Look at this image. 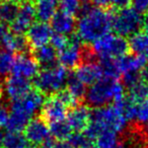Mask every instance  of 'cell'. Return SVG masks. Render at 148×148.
Returning a JSON list of instances; mask_svg holds the SVG:
<instances>
[{"mask_svg": "<svg viewBox=\"0 0 148 148\" xmlns=\"http://www.w3.org/2000/svg\"><path fill=\"white\" fill-rule=\"evenodd\" d=\"M114 12L106 8L95 6L85 14L80 15L76 23V35L84 44L95 41L110 34L113 29Z\"/></svg>", "mask_w": 148, "mask_h": 148, "instance_id": "6da1fadb", "label": "cell"}, {"mask_svg": "<svg viewBox=\"0 0 148 148\" xmlns=\"http://www.w3.org/2000/svg\"><path fill=\"white\" fill-rule=\"evenodd\" d=\"M128 120L121 110L116 106H106L95 109L90 114V122L83 131L87 138L95 141L99 135L103 131H113L116 133H124L127 128Z\"/></svg>", "mask_w": 148, "mask_h": 148, "instance_id": "7a4b0ae2", "label": "cell"}, {"mask_svg": "<svg viewBox=\"0 0 148 148\" xmlns=\"http://www.w3.org/2000/svg\"><path fill=\"white\" fill-rule=\"evenodd\" d=\"M126 97L125 87L118 79L103 77L95 84L90 85L85 93V103L87 107L97 109L115 103Z\"/></svg>", "mask_w": 148, "mask_h": 148, "instance_id": "3957f363", "label": "cell"}, {"mask_svg": "<svg viewBox=\"0 0 148 148\" xmlns=\"http://www.w3.org/2000/svg\"><path fill=\"white\" fill-rule=\"evenodd\" d=\"M68 78L67 69L63 66L55 65L53 67L44 68L34 78L36 89L41 91L44 95H54L63 89Z\"/></svg>", "mask_w": 148, "mask_h": 148, "instance_id": "277c9868", "label": "cell"}, {"mask_svg": "<svg viewBox=\"0 0 148 148\" xmlns=\"http://www.w3.org/2000/svg\"><path fill=\"white\" fill-rule=\"evenodd\" d=\"M93 53L101 59H118L130 50L129 42L125 38L113 34H108L95 41L91 46Z\"/></svg>", "mask_w": 148, "mask_h": 148, "instance_id": "5b68a950", "label": "cell"}, {"mask_svg": "<svg viewBox=\"0 0 148 148\" xmlns=\"http://www.w3.org/2000/svg\"><path fill=\"white\" fill-rule=\"evenodd\" d=\"M143 25V18L140 12L133 7L121 9L114 12L113 29L118 36L123 38L132 37L139 33V29Z\"/></svg>", "mask_w": 148, "mask_h": 148, "instance_id": "8992f818", "label": "cell"}, {"mask_svg": "<svg viewBox=\"0 0 148 148\" xmlns=\"http://www.w3.org/2000/svg\"><path fill=\"white\" fill-rule=\"evenodd\" d=\"M46 101V97L38 89H32L27 95L21 99L11 101L10 111H15L32 118L39 111H41Z\"/></svg>", "mask_w": 148, "mask_h": 148, "instance_id": "52a82bcc", "label": "cell"}, {"mask_svg": "<svg viewBox=\"0 0 148 148\" xmlns=\"http://www.w3.org/2000/svg\"><path fill=\"white\" fill-rule=\"evenodd\" d=\"M82 41L79 39L76 34H72L69 38V45L67 48L62 50L58 54V62L66 69L77 68L82 62L81 50H82Z\"/></svg>", "mask_w": 148, "mask_h": 148, "instance_id": "ba28073f", "label": "cell"}, {"mask_svg": "<svg viewBox=\"0 0 148 148\" xmlns=\"http://www.w3.org/2000/svg\"><path fill=\"white\" fill-rule=\"evenodd\" d=\"M37 17L36 8L33 0H25L19 3L18 12L15 19L10 23V31L14 34L23 35L35 23Z\"/></svg>", "mask_w": 148, "mask_h": 148, "instance_id": "9c48e42d", "label": "cell"}, {"mask_svg": "<svg viewBox=\"0 0 148 148\" xmlns=\"http://www.w3.org/2000/svg\"><path fill=\"white\" fill-rule=\"evenodd\" d=\"M25 136L34 148L39 147L50 139V127L47 122L41 117H36L29 122L25 129Z\"/></svg>", "mask_w": 148, "mask_h": 148, "instance_id": "30bf717a", "label": "cell"}, {"mask_svg": "<svg viewBox=\"0 0 148 148\" xmlns=\"http://www.w3.org/2000/svg\"><path fill=\"white\" fill-rule=\"evenodd\" d=\"M39 64L37 63L33 55L27 53L17 54L11 75L29 80V78H35L36 75L39 73Z\"/></svg>", "mask_w": 148, "mask_h": 148, "instance_id": "8fae6325", "label": "cell"}, {"mask_svg": "<svg viewBox=\"0 0 148 148\" xmlns=\"http://www.w3.org/2000/svg\"><path fill=\"white\" fill-rule=\"evenodd\" d=\"M68 113V107L64 105L55 95H50L44 103V106L41 110V117L46 122L62 121L66 119Z\"/></svg>", "mask_w": 148, "mask_h": 148, "instance_id": "7c38bea8", "label": "cell"}, {"mask_svg": "<svg viewBox=\"0 0 148 148\" xmlns=\"http://www.w3.org/2000/svg\"><path fill=\"white\" fill-rule=\"evenodd\" d=\"M2 90L7 99L14 101L23 99L32 90V83L27 79L11 75L4 80Z\"/></svg>", "mask_w": 148, "mask_h": 148, "instance_id": "4fadbf2b", "label": "cell"}, {"mask_svg": "<svg viewBox=\"0 0 148 148\" xmlns=\"http://www.w3.org/2000/svg\"><path fill=\"white\" fill-rule=\"evenodd\" d=\"M53 35L51 25L43 21H36L27 32V40L29 44V47L36 48L48 45Z\"/></svg>", "mask_w": 148, "mask_h": 148, "instance_id": "5bb4252c", "label": "cell"}, {"mask_svg": "<svg viewBox=\"0 0 148 148\" xmlns=\"http://www.w3.org/2000/svg\"><path fill=\"white\" fill-rule=\"evenodd\" d=\"M90 114L88 107L84 105H77L71 108L66 116V121L74 132H83L90 122Z\"/></svg>", "mask_w": 148, "mask_h": 148, "instance_id": "9a60e30c", "label": "cell"}, {"mask_svg": "<svg viewBox=\"0 0 148 148\" xmlns=\"http://www.w3.org/2000/svg\"><path fill=\"white\" fill-rule=\"evenodd\" d=\"M75 76L85 85H92L103 77V69L97 62H83L75 70Z\"/></svg>", "mask_w": 148, "mask_h": 148, "instance_id": "2e32d148", "label": "cell"}, {"mask_svg": "<svg viewBox=\"0 0 148 148\" xmlns=\"http://www.w3.org/2000/svg\"><path fill=\"white\" fill-rule=\"evenodd\" d=\"M117 63L121 75L128 73H141L142 70L147 66L145 57L137 54H126L123 57L118 58Z\"/></svg>", "mask_w": 148, "mask_h": 148, "instance_id": "e0dca14e", "label": "cell"}, {"mask_svg": "<svg viewBox=\"0 0 148 148\" xmlns=\"http://www.w3.org/2000/svg\"><path fill=\"white\" fill-rule=\"evenodd\" d=\"M51 29L57 34L61 35H72L76 29V21L74 19V16L59 11L52 17L51 21Z\"/></svg>", "mask_w": 148, "mask_h": 148, "instance_id": "ac0fdd59", "label": "cell"}, {"mask_svg": "<svg viewBox=\"0 0 148 148\" xmlns=\"http://www.w3.org/2000/svg\"><path fill=\"white\" fill-rule=\"evenodd\" d=\"M33 57L39 64L44 68L53 67L57 65L58 61V54L57 51L52 47L51 45H45L42 47L33 49Z\"/></svg>", "mask_w": 148, "mask_h": 148, "instance_id": "d6986e66", "label": "cell"}, {"mask_svg": "<svg viewBox=\"0 0 148 148\" xmlns=\"http://www.w3.org/2000/svg\"><path fill=\"white\" fill-rule=\"evenodd\" d=\"M29 44L27 40V37L23 35H18L14 34L10 31L9 35L6 37L5 41L3 42L1 49L6 50L11 53H17V54H23L27 53L29 49Z\"/></svg>", "mask_w": 148, "mask_h": 148, "instance_id": "ffe728a7", "label": "cell"}, {"mask_svg": "<svg viewBox=\"0 0 148 148\" xmlns=\"http://www.w3.org/2000/svg\"><path fill=\"white\" fill-rule=\"evenodd\" d=\"M60 0H34L36 14L40 21L47 23L51 21L59 8Z\"/></svg>", "mask_w": 148, "mask_h": 148, "instance_id": "44dd1931", "label": "cell"}, {"mask_svg": "<svg viewBox=\"0 0 148 148\" xmlns=\"http://www.w3.org/2000/svg\"><path fill=\"white\" fill-rule=\"evenodd\" d=\"M2 148H34L25 134L21 132H9L4 134Z\"/></svg>", "mask_w": 148, "mask_h": 148, "instance_id": "7402d4cb", "label": "cell"}, {"mask_svg": "<svg viewBox=\"0 0 148 148\" xmlns=\"http://www.w3.org/2000/svg\"><path fill=\"white\" fill-rule=\"evenodd\" d=\"M86 85L83 84L76 76L72 73L68 75L67 82H66V89L72 95L74 99L80 103L82 99H84L85 93H86Z\"/></svg>", "mask_w": 148, "mask_h": 148, "instance_id": "603a6c76", "label": "cell"}, {"mask_svg": "<svg viewBox=\"0 0 148 148\" xmlns=\"http://www.w3.org/2000/svg\"><path fill=\"white\" fill-rule=\"evenodd\" d=\"M50 133L51 136H53L54 139L61 140V141H66L69 138V136L73 133L71 127L68 124V122L65 120L62 121L53 122L50 124Z\"/></svg>", "mask_w": 148, "mask_h": 148, "instance_id": "cb8c5ba5", "label": "cell"}, {"mask_svg": "<svg viewBox=\"0 0 148 148\" xmlns=\"http://www.w3.org/2000/svg\"><path fill=\"white\" fill-rule=\"evenodd\" d=\"M18 3L8 2V1H1L0 2V23H9L10 25L15 19L18 12Z\"/></svg>", "mask_w": 148, "mask_h": 148, "instance_id": "d4e9b609", "label": "cell"}, {"mask_svg": "<svg viewBox=\"0 0 148 148\" xmlns=\"http://www.w3.org/2000/svg\"><path fill=\"white\" fill-rule=\"evenodd\" d=\"M15 56L6 50H0V80L4 81L8 74L12 71Z\"/></svg>", "mask_w": 148, "mask_h": 148, "instance_id": "484cf974", "label": "cell"}, {"mask_svg": "<svg viewBox=\"0 0 148 148\" xmlns=\"http://www.w3.org/2000/svg\"><path fill=\"white\" fill-rule=\"evenodd\" d=\"M127 97L135 103H141L148 99V82L140 80L133 86L128 88Z\"/></svg>", "mask_w": 148, "mask_h": 148, "instance_id": "4316f807", "label": "cell"}, {"mask_svg": "<svg viewBox=\"0 0 148 148\" xmlns=\"http://www.w3.org/2000/svg\"><path fill=\"white\" fill-rule=\"evenodd\" d=\"M148 46V35L145 33H137L130 38L129 47L134 54L143 56Z\"/></svg>", "mask_w": 148, "mask_h": 148, "instance_id": "83f0119b", "label": "cell"}, {"mask_svg": "<svg viewBox=\"0 0 148 148\" xmlns=\"http://www.w3.org/2000/svg\"><path fill=\"white\" fill-rule=\"evenodd\" d=\"M81 7L80 0H60L59 8L60 11L69 14L71 16L79 14Z\"/></svg>", "mask_w": 148, "mask_h": 148, "instance_id": "f1b7e54d", "label": "cell"}, {"mask_svg": "<svg viewBox=\"0 0 148 148\" xmlns=\"http://www.w3.org/2000/svg\"><path fill=\"white\" fill-rule=\"evenodd\" d=\"M66 141L69 143L71 148H84L91 140H89L83 132H73Z\"/></svg>", "mask_w": 148, "mask_h": 148, "instance_id": "f546056e", "label": "cell"}, {"mask_svg": "<svg viewBox=\"0 0 148 148\" xmlns=\"http://www.w3.org/2000/svg\"><path fill=\"white\" fill-rule=\"evenodd\" d=\"M51 46L58 52H61L65 48L68 47L69 45V38L65 35H61V34L54 33L50 40Z\"/></svg>", "mask_w": 148, "mask_h": 148, "instance_id": "4dcf8cb0", "label": "cell"}, {"mask_svg": "<svg viewBox=\"0 0 148 148\" xmlns=\"http://www.w3.org/2000/svg\"><path fill=\"white\" fill-rule=\"evenodd\" d=\"M136 121L140 124H145V125L148 123V99L137 103Z\"/></svg>", "mask_w": 148, "mask_h": 148, "instance_id": "1f68e13d", "label": "cell"}, {"mask_svg": "<svg viewBox=\"0 0 148 148\" xmlns=\"http://www.w3.org/2000/svg\"><path fill=\"white\" fill-rule=\"evenodd\" d=\"M38 148H71V146L69 145L67 141H61V140L50 138L49 140H47L45 143H43Z\"/></svg>", "mask_w": 148, "mask_h": 148, "instance_id": "d6a6232c", "label": "cell"}, {"mask_svg": "<svg viewBox=\"0 0 148 148\" xmlns=\"http://www.w3.org/2000/svg\"><path fill=\"white\" fill-rule=\"evenodd\" d=\"M9 115H10V109L5 105V103L0 101V129L6 127Z\"/></svg>", "mask_w": 148, "mask_h": 148, "instance_id": "836d02e7", "label": "cell"}, {"mask_svg": "<svg viewBox=\"0 0 148 148\" xmlns=\"http://www.w3.org/2000/svg\"><path fill=\"white\" fill-rule=\"evenodd\" d=\"M131 4L133 5V8L140 13L148 10V0H131Z\"/></svg>", "mask_w": 148, "mask_h": 148, "instance_id": "e575fe53", "label": "cell"}, {"mask_svg": "<svg viewBox=\"0 0 148 148\" xmlns=\"http://www.w3.org/2000/svg\"><path fill=\"white\" fill-rule=\"evenodd\" d=\"M130 4H131V0H111V5L113 9H117V10L127 8Z\"/></svg>", "mask_w": 148, "mask_h": 148, "instance_id": "d590c367", "label": "cell"}, {"mask_svg": "<svg viewBox=\"0 0 148 148\" xmlns=\"http://www.w3.org/2000/svg\"><path fill=\"white\" fill-rule=\"evenodd\" d=\"M9 33H10V29L8 27V25L0 23V48L2 46L3 42L5 41L6 37L9 35Z\"/></svg>", "mask_w": 148, "mask_h": 148, "instance_id": "8d00e7d4", "label": "cell"}, {"mask_svg": "<svg viewBox=\"0 0 148 148\" xmlns=\"http://www.w3.org/2000/svg\"><path fill=\"white\" fill-rule=\"evenodd\" d=\"M95 5L101 8H106V7L111 5V0H95Z\"/></svg>", "mask_w": 148, "mask_h": 148, "instance_id": "74e56055", "label": "cell"}, {"mask_svg": "<svg viewBox=\"0 0 148 148\" xmlns=\"http://www.w3.org/2000/svg\"><path fill=\"white\" fill-rule=\"evenodd\" d=\"M142 27H143L144 31H145V34L148 35V14L143 18V25H142Z\"/></svg>", "mask_w": 148, "mask_h": 148, "instance_id": "f35d334b", "label": "cell"}, {"mask_svg": "<svg viewBox=\"0 0 148 148\" xmlns=\"http://www.w3.org/2000/svg\"><path fill=\"white\" fill-rule=\"evenodd\" d=\"M4 134L3 133V131H1V129H0V148H2L3 146V139H4Z\"/></svg>", "mask_w": 148, "mask_h": 148, "instance_id": "ab89813d", "label": "cell"}, {"mask_svg": "<svg viewBox=\"0 0 148 148\" xmlns=\"http://www.w3.org/2000/svg\"><path fill=\"white\" fill-rule=\"evenodd\" d=\"M4 1H8V2H13V3H18V2H23L25 0H4Z\"/></svg>", "mask_w": 148, "mask_h": 148, "instance_id": "60d3db41", "label": "cell"}, {"mask_svg": "<svg viewBox=\"0 0 148 148\" xmlns=\"http://www.w3.org/2000/svg\"><path fill=\"white\" fill-rule=\"evenodd\" d=\"M143 56H144V57H145L146 61L148 62V46H147V49H146V50H145V52H144Z\"/></svg>", "mask_w": 148, "mask_h": 148, "instance_id": "b9f144b4", "label": "cell"}, {"mask_svg": "<svg viewBox=\"0 0 148 148\" xmlns=\"http://www.w3.org/2000/svg\"><path fill=\"white\" fill-rule=\"evenodd\" d=\"M2 93H3L2 86H1V84H0V99H1V97H2Z\"/></svg>", "mask_w": 148, "mask_h": 148, "instance_id": "7bdbcfd3", "label": "cell"}, {"mask_svg": "<svg viewBox=\"0 0 148 148\" xmlns=\"http://www.w3.org/2000/svg\"><path fill=\"white\" fill-rule=\"evenodd\" d=\"M80 1H81L82 3H90L91 0H80Z\"/></svg>", "mask_w": 148, "mask_h": 148, "instance_id": "ee69618b", "label": "cell"}, {"mask_svg": "<svg viewBox=\"0 0 148 148\" xmlns=\"http://www.w3.org/2000/svg\"><path fill=\"white\" fill-rule=\"evenodd\" d=\"M145 131H146V133L148 134V123H147V124H146V125H145Z\"/></svg>", "mask_w": 148, "mask_h": 148, "instance_id": "f6af8a7d", "label": "cell"}, {"mask_svg": "<svg viewBox=\"0 0 148 148\" xmlns=\"http://www.w3.org/2000/svg\"><path fill=\"white\" fill-rule=\"evenodd\" d=\"M146 148H148V145H147V147H146Z\"/></svg>", "mask_w": 148, "mask_h": 148, "instance_id": "bcb514c9", "label": "cell"}]
</instances>
